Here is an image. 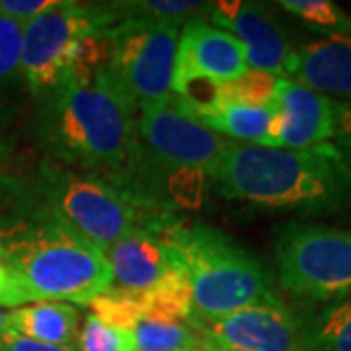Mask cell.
Returning <instances> with one entry per match:
<instances>
[{
    "mask_svg": "<svg viewBox=\"0 0 351 351\" xmlns=\"http://www.w3.org/2000/svg\"><path fill=\"white\" fill-rule=\"evenodd\" d=\"M334 145L351 158V96L334 100Z\"/></svg>",
    "mask_w": 351,
    "mask_h": 351,
    "instance_id": "cell-27",
    "label": "cell"
},
{
    "mask_svg": "<svg viewBox=\"0 0 351 351\" xmlns=\"http://www.w3.org/2000/svg\"><path fill=\"white\" fill-rule=\"evenodd\" d=\"M308 351H351V295L304 320Z\"/></svg>",
    "mask_w": 351,
    "mask_h": 351,
    "instance_id": "cell-20",
    "label": "cell"
},
{
    "mask_svg": "<svg viewBox=\"0 0 351 351\" xmlns=\"http://www.w3.org/2000/svg\"><path fill=\"white\" fill-rule=\"evenodd\" d=\"M0 258L29 302L88 304L112 287L104 254L64 221L36 176L0 174Z\"/></svg>",
    "mask_w": 351,
    "mask_h": 351,
    "instance_id": "cell-1",
    "label": "cell"
},
{
    "mask_svg": "<svg viewBox=\"0 0 351 351\" xmlns=\"http://www.w3.org/2000/svg\"><path fill=\"white\" fill-rule=\"evenodd\" d=\"M117 24L110 2L61 0L24 25L20 73L29 94L38 100L59 84L71 69L78 45Z\"/></svg>",
    "mask_w": 351,
    "mask_h": 351,
    "instance_id": "cell-8",
    "label": "cell"
},
{
    "mask_svg": "<svg viewBox=\"0 0 351 351\" xmlns=\"http://www.w3.org/2000/svg\"><path fill=\"white\" fill-rule=\"evenodd\" d=\"M61 0H0V14L25 25L43 12L55 8Z\"/></svg>",
    "mask_w": 351,
    "mask_h": 351,
    "instance_id": "cell-26",
    "label": "cell"
},
{
    "mask_svg": "<svg viewBox=\"0 0 351 351\" xmlns=\"http://www.w3.org/2000/svg\"><path fill=\"white\" fill-rule=\"evenodd\" d=\"M104 38L106 71L137 113L172 98L180 29L119 22Z\"/></svg>",
    "mask_w": 351,
    "mask_h": 351,
    "instance_id": "cell-9",
    "label": "cell"
},
{
    "mask_svg": "<svg viewBox=\"0 0 351 351\" xmlns=\"http://www.w3.org/2000/svg\"><path fill=\"white\" fill-rule=\"evenodd\" d=\"M277 4L285 12L299 18L302 24L324 36H351V16L332 0H281Z\"/></svg>",
    "mask_w": 351,
    "mask_h": 351,
    "instance_id": "cell-21",
    "label": "cell"
},
{
    "mask_svg": "<svg viewBox=\"0 0 351 351\" xmlns=\"http://www.w3.org/2000/svg\"><path fill=\"white\" fill-rule=\"evenodd\" d=\"M86 306L92 308V314L98 316L101 322L123 330H131L138 318L147 314L145 293H129L113 287L92 299Z\"/></svg>",
    "mask_w": 351,
    "mask_h": 351,
    "instance_id": "cell-22",
    "label": "cell"
},
{
    "mask_svg": "<svg viewBox=\"0 0 351 351\" xmlns=\"http://www.w3.org/2000/svg\"><path fill=\"white\" fill-rule=\"evenodd\" d=\"M188 324L201 336L244 351H308L304 320L283 302L258 304L205 318L191 314Z\"/></svg>",
    "mask_w": 351,
    "mask_h": 351,
    "instance_id": "cell-10",
    "label": "cell"
},
{
    "mask_svg": "<svg viewBox=\"0 0 351 351\" xmlns=\"http://www.w3.org/2000/svg\"><path fill=\"white\" fill-rule=\"evenodd\" d=\"M6 313H8V311H6V308H0V338H2V336H4V332H6Z\"/></svg>",
    "mask_w": 351,
    "mask_h": 351,
    "instance_id": "cell-32",
    "label": "cell"
},
{
    "mask_svg": "<svg viewBox=\"0 0 351 351\" xmlns=\"http://www.w3.org/2000/svg\"><path fill=\"white\" fill-rule=\"evenodd\" d=\"M0 351H75L71 348L63 346H49V343H39L34 339L20 338L4 332V336L0 338Z\"/></svg>",
    "mask_w": 351,
    "mask_h": 351,
    "instance_id": "cell-29",
    "label": "cell"
},
{
    "mask_svg": "<svg viewBox=\"0 0 351 351\" xmlns=\"http://www.w3.org/2000/svg\"><path fill=\"white\" fill-rule=\"evenodd\" d=\"M285 75L324 96H351V36L332 34L297 45L289 57Z\"/></svg>",
    "mask_w": 351,
    "mask_h": 351,
    "instance_id": "cell-15",
    "label": "cell"
},
{
    "mask_svg": "<svg viewBox=\"0 0 351 351\" xmlns=\"http://www.w3.org/2000/svg\"><path fill=\"white\" fill-rule=\"evenodd\" d=\"M281 76L248 69L239 78L223 82L225 101H239L248 106H269L277 98V86Z\"/></svg>",
    "mask_w": 351,
    "mask_h": 351,
    "instance_id": "cell-23",
    "label": "cell"
},
{
    "mask_svg": "<svg viewBox=\"0 0 351 351\" xmlns=\"http://www.w3.org/2000/svg\"><path fill=\"white\" fill-rule=\"evenodd\" d=\"M24 25L0 14V98L22 82L20 57H22Z\"/></svg>",
    "mask_w": 351,
    "mask_h": 351,
    "instance_id": "cell-25",
    "label": "cell"
},
{
    "mask_svg": "<svg viewBox=\"0 0 351 351\" xmlns=\"http://www.w3.org/2000/svg\"><path fill=\"white\" fill-rule=\"evenodd\" d=\"M137 351H201L203 336L188 322L160 314H145L131 328Z\"/></svg>",
    "mask_w": 351,
    "mask_h": 351,
    "instance_id": "cell-19",
    "label": "cell"
},
{
    "mask_svg": "<svg viewBox=\"0 0 351 351\" xmlns=\"http://www.w3.org/2000/svg\"><path fill=\"white\" fill-rule=\"evenodd\" d=\"M39 184L64 221L104 254L158 211H147L98 176L43 160Z\"/></svg>",
    "mask_w": 351,
    "mask_h": 351,
    "instance_id": "cell-6",
    "label": "cell"
},
{
    "mask_svg": "<svg viewBox=\"0 0 351 351\" xmlns=\"http://www.w3.org/2000/svg\"><path fill=\"white\" fill-rule=\"evenodd\" d=\"M228 143L172 96L137 113L125 160L106 182L147 211H191L205 203L211 170Z\"/></svg>",
    "mask_w": 351,
    "mask_h": 351,
    "instance_id": "cell-2",
    "label": "cell"
},
{
    "mask_svg": "<svg viewBox=\"0 0 351 351\" xmlns=\"http://www.w3.org/2000/svg\"><path fill=\"white\" fill-rule=\"evenodd\" d=\"M246 71V47L232 34L207 20L184 25L178 39L174 82L188 78L230 82Z\"/></svg>",
    "mask_w": 351,
    "mask_h": 351,
    "instance_id": "cell-13",
    "label": "cell"
},
{
    "mask_svg": "<svg viewBox=\"0 0 351 351\" xmlns=\"http://www.w3.org/2000/svg\"><path fill=\"white\" fill-rule=\"evenodd\" d=\"M201 351H244V350H237V348H230V346L221 343V341H217V339H211V338H207V336H203Z\"/></svg>",
    "mask_w": 351,
    "mask_h": 351,
    "instance_id": "cell-31",
    "label": "cell"
},
{
    "mask_svg": "<svg viewBox=\"0 0 351 351\" xmlns=\"http://www.w3.org/2000/svg\"><path fill=\"white\" fill-rule=\"evenodd\" d=\"M277 283L306 301L351 295V230L291 223L276 239Z\"/></svg>",
    "mask_w": 351,
    "mask_h": 351,
    "instance_id": "cell-7",
    "label": "cell"
},
{
    "mask_svg": "<svg viewBox=\"0 0 351 351\" xmlns=\"http://www.w3.org/2000/svg\"><path fill=\"white\" fill-rule=\"evenodd\" d=\"M211 191L260 209L332 215L351 209V158L334 143L313 149L230 141L209 176Z\"/></svg>",
    "mask_w": 351,
    "mask_h": 351,
    "instance_id": "cell-4",
    "label": "cell"
},
{
    "mask_svg": "<svg viewBox=\"0 0 351 351\" xmlns=\"http://www.w3.org/2000/svg\"><path fill=\"white\" fill-rule=\"evenodd\" d=\"M76 351H137V346L131 330L110 326L98 316L88 314L78 330Z\"/></svg>",
    "mask_w": 351,
    "mask_h": 351,
    "instance_id": "cell-24",
    "label": "cell"
},
{
    "mask_svg": "<svg viewBox=\"0 0 351 351\" xmlns=\"http://www.w3.org/2000/svg\"><path fill=\"white\" fill-rule=\"evenodd\" d=\"M209 24L232 34L246 47L248 69L269 75H285L295 43L287 27L262 2L219 0L211 4Z\"/></svg>",
    "mask_w": 351,
    "mask_h": 351,
    "instance_id": "cell-12",
    "label": "cell"
},
{
    "mask_svg": "<svg viewBox=\"0 0 351 351\" xmlns=\"http://www.w3.org/2000/svg\"><path fill=\"white\" fill-rule=\"evenodd\" d=\"M180 217L154 213L145 223L104 252L112 271V287L147 293L166 277L182 274L170 244V228Z\"/></svg>",
    "mask_w": 351,
    "mask_h": 351,
    "instance_id": "cell-11",
    "label": "cell"
},
{
    "mask_svg": "<svg viewBox=\"0 0 351 351\" xmlns=\"http://www.w3.org/2000/svg\"><path fill=\"white\" fill-rule=\"evenodd\" d=\"M279 147L313 149L334 138V100L281 76L277 86Z\"/></svg>",
    "mask_w": 351,
    "mask_h": 351,
    "instance_id": "cell-14",
    "label": "cell"
},
{
    "mask_svg": "<svg viewBox=\"0 0 351 351\" xmlns=\"http://www.w3.org/2000/svg\"><path fill=\"white\" fill-rule=\"evenodd\" d=\"M24 304H29L24 289L20 287V283L10 271V267L0 258V308L12 311L18 306H24Z\"/></svg>",
    "mask_w": 351,
    "mask_h": 351,
    "instance_id": "cell-28",
    "label": "cell"
},
{
    "mask_svg": "<svg viewBox=\"0 0 351 351\" xmlns=\"http://www.w3.org/2000/svg\"><path fill=\"white\" fill-rule=\"evenodd\" d=\"M119 22H141L149 25L176 27L197 20H209L213 2H189V0H123L110 2Z\"/></svg>",
    "mask_w": 351,
    "mask_h": 351,
    "instance_id": "cell-18",
    "label": "cell"
},
{
    "mask_svg": "<svg viewBox=\"0 0 351 351\" xmlns=\"http://www.w3.org/2000/svg\"><path fill=\"white\" fill-rule=\"evenodd\" d=\"M203 125L213 129L234 143L279 147V110L277 101L269 106H248L239 101H223L211 112L199 117Z\"/></svg>",
    "mask_w": 351,
    "mask_h": 351,
    "instance_id": "cell-17",
    "label": "cell"
},
{
    "mask_svg": "<svg viewBox=\"0 0 351 351\" xmlns=\"http://www.w3.org/2000/svg\"><path fill=\"white\" fill-rule=\"evenodd\" d=\"M78 320V308L71 302L39 301L8 311L4 328L20 338L76 351Z\"/></svg>",
    "mask_w": 351,
    "mask_h": 351,
    "instance_id": "cell-16",
    "label": "cell"
},
{
    "mask_svg": "<svg viewBox=\"0 0 351 351\" xmlns=\"http://www.w3.org/2000/svg\"><path fill=\"white\" fill-rule=\"evenodd\" d=\"M170 244L191 291L193 314L215 318L281 302L262 263L223 230L178 219Z\"/></svg>",
    "mask_w": 351,
    "mask_h": 351,
    "instance_id": "cell-5",
    "label": "cell"
},
{
    "mask_svg": "<svg viewBox=\"0 0 351 351\" xmlns=\"http://www.w3.org/2000/svg\"><path fill=\"white\" fill-rule=\"evenodd\" d=\"M135 121L137 108L106 63H75L38 98L36 135L47 160L108 180L125 160Z\"/></svg>",
    "mask_w": 351,
    "mask_h": 351,
    "instance_id": "cell-3",
    "label": "cell"
},
{
    "mask_svg": "<svg viewBox=\"0 0 351 351\" xmlns=\"http://www.w3.org/2000/svg\"><path fill=\"white\" fill-rule=\"evenodd\" d=\"M10 123H12V113L0 98V154H6L10 151V138H8Z\"/></svg>",
    "mask_w": 351,
    "mask_h": 351,
    "instance_id": "cell-30",
    "label": "cell"
}]
</instances>
